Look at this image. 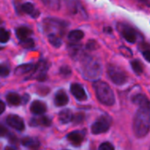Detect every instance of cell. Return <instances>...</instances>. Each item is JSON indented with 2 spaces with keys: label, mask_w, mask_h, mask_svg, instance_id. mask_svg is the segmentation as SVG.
<instances>
[{
  "label": "cell",
  "mask_w": 150,
  "mask_h": 150,
  "mask_svg": "<svg viewBox=\"0 0 150 150\" xmlns=\"http://www.w3.org/2000/svg\"><path fill=\"white\" fill-rule=\"evenodd\" d=\"M132 102L140 106H150V100L143 94H136L133 97Z\"/></svg>",
  "instance_id": "7402d4cb"
},
{
  "label": "cell",
  "mask_w": 150,
  "mask_h": 150,
  "mask_svg": "<svg viewBox=\"0 0 150 150\" xmlns=\"http://www.w3.org/2000/svg\"><path fill=\"white\" fill-rule=\"evenodd\" d=\"M70 92L71 94L79 101H85L87 99V94L84 91L83 87L77 83H73L70 85Z\"/></svg>",
  "instance_id": "7c38bea8"
},
{
  "label": "cell",
  "mask_w": 150,
  "mask_h": 150,
  "mask_svg": "<svg viewBox=\"0 0 150 150\" xmlns=\"http://www.w3.org/2000/svg\"><path fill=\"white\" fill-rule=\"evenodd\" d=\"M47 39H48L49 43L56 48L60 47L62 44V38L59 35L50 33V34H47Z\"/></svg>",
  "instance_id": "d4e9b609"
},
{
  "label": "cell",
  "mask_w": 150,
  "mask_h": 150,
  "mask_svg": "<svg viewBox=\"0 0 150 150\" xmlns=\"http://www.w3.org/2000/svg\"><path fill=\"white\" fill-rule=\"evenodd\" d=\"M5 98H6V102L10 105L18 106L20 104H22V96L18 94L17 92H13V91L8 92L5 96Z\"/></svg>",
  "instance_id": "d6986e66"
},
{
  "label": "cell",
  "mask_w": 150,
  "mask_h": 150,
  "mask_svg": "<svg viewBox=\"0 0 150 150\" xmlns=\"http://www.w3.org/2000/svg\"><path fill=\"white\" fill-rule=\"evenodd\" d=\"M8 138H9V141H10V142H11V143H15V144H17V142H18V139H17V137H16L15 135H13L11 133H10V134H9Z\"/></svg>",
  "instance_id": "8d00e7d4"
},
{
  "label": "cell",
  "mask_w": 150,
  "mask_h": 150,
  "mask_svg": "<svg viewBox=\"0 0 150 150\" xmlns=\"http://www.w3.org/2000/svg\"><path fill=\"white\" fill-rule=\"evenodd\" d=\"M43 3L48 7V8H53V9H59L60 6V2L59 1H43Z\"/></svg>",
  "instance_id": "1f68e13d"
},
{
  "label": "cell",
  "mask_w": 150,
  "mask_h": 150,
  "mask_svg": "<svg viewBox=\"0 0 150 150\" xmlns=\"http://www.w3.org/2000/svg\"><path fill=\"white\" fill-rule=\"evenodd\" d=\"M29 125L33 127H48L52 125V119L47 116H40L39 118H32L29 121Z\"/></svg>",
  "instance_id": "4fadbf2b"
},
{
  "label": "cell",
  "mask_w": 150,
  "mask_h": 150,
  "mask_svg": "<svg viewBox=\"0 0 150 150\" xmlns=\"http://www.w3.org/2000/svg\"><path fill=\"white\" fill-rule=\"evenodd\" d=\"M93 89L97 99L105 105L112 106L115 104V96L110 85L104 81H94Z\"/></svg>",
  "instance_id": "3957f363"
},
{
  "label": "cell",
  "mask_w": 150,
  "mask_h": 150,
  "mask_svg": "<svg viewBox=\"0 0 150 150\" xmlns=\"http://www.w3.org/2000/svg\"><path fill=\"white\" fill-rule=\"evenodd\" d=\"M16 11L18 13L28 14L33 18H37L40 14V11L36 9L32 3H29V2H25V3L20 4L18 6H16Z\"/></svg>",
  "instance_id": "30bf717a"
},
{
  "label": "cell",
  "mask_w": 150,
  "mask_h": 150,
  "mask_svg": "<svg viewBox=\"0 0 150 150\" xmlns=\"http://www.w3.org/2000/svg\"><path fill=\"white\" fill-rule=\"evenodd\" d=\"M112 122V120L109 115H107V114L101 115L91 125V133L93 134H104V133L107 132L110 129Z\"/></svg>",
  "instance_id": "8992f818"
},
{
  "label": "cell",
  "mask_w": 150,
  "mask_h": 150,
  "mask_svg": "<svg viewBox=\"0 0 150 150\" xmlns=\"http://www.w3.org/2000/svg\"><path fill=\"white\" fill-rule=\"evenodd\" d=\"M35 68V64L33 63H24L21 65H18L15 69H14V74L18 76H23L28 73H33V69Z\"/></svg>",
  "instance_id": "ac0fdd59"
},
{
  "label": "cell",
  "mask_w": 150,
  "mask_h": 150,
  "mask_svg": "<svg viewBox=\"0 0 150 150\" xmlns=\"http://www.w3.org/2000/svg\"><path fill=\"white\" fill-rule=\"evenodd\" d=\"M69 26V23L65 20H62L55 18H46L43 20V27L44 31L47 33H54L59 35L62 38L63 34L67 27Z\"/></svg>",
  "instance_id": "277c9868"
},
{
  "label": "cell",
  "mask_w": 150,
  "mask_h": 150,
  "mask_svg": "<svg viewBox=\"0 0 150 150\" xmlns=\"http://www.w3.org/2000/svg\"><path fill=\"white\" fill-rule=\"evenodd\" d=\"M85 47H86V49H88V50H96V49L98 47V43H97L96 40H89V41L86 43Z\"/></svg>",
  "instance_id": "836d02e7"
},
{
  "label": "cell",
  "mask_w": 150,
  "mask_h": 150,
  "mask_svg": "<svg viewBox=\"0 0 150 150\" xmlns=\"http://www.w3.org/2000/svg\"><path fill=\"white\" fill-rule=\"evenodd\" d=\"M73 116L74 114L69 109H63L58 114V119L59 121L62 124H68L69 122H72L73 120Z\"/></svg>",
  "instance_id": "44dd1931"
},
{
  "label": "cell",
  "mask_w": 150,
  "mask_h": 150,
  "mask_svg": "<svg viewBox=\"0 0 150 150\" xmlns=\"http://www.w3.org/2000/svg\"><path fill=\"white\" fill-rule=\"evenodd\" d=\"M10 37H11V33L8 30H5L4 28L2 27L1 28V38H0L1 43H6L10 40Z\"/></svg>",
  "instance_id": "4dcf8cb0"
},
{
  "label": "cell",
  "mask_w": 150,
  "mask_h": 150,
  "mask_svg": "<svg viewBox=\"0 0 150 150\" xmlns=\"http://www.w3.org/2000/svg\"><path fill=\"white\" fill-rule=\"evenodd\" d=\"M9 134H10V132L7 130V128H5L4 125H1L0 126V135H1V137H7L9 135Z\"/></svg>",
  "instance_id": "d590c367"
},
{
  "label": "cell",
  "mask_w": 150,
  "mask_h": 150,
  "mask_svg": "<svg viewBox=\"0 0 150 150\" xmlns=\"http://www.w3.org/2000/svg\"><path fill=\"white\" fill-rule=\"evenodd\" d=\"M10 71H11V69H10V66L7 63H2L1 64V67H0V75H1V77H6V76H8L9 74H10Z\"/></svg>",
  "instance_id": "f546056e"
},
{
  "label": "cell",
  "mask_w": 150,
  "mask_h": 150,
  "mask_svg": "<svg viewBox=\"0 0 150 150\" xmlns=\"http://www.w3.org/2000/svg\"><path fill=\"white\" fill-rule=\"evenodd\" d=\"M131 67H132L134 72L137 76H141L143 73V71H144V65L138 59H134V60H133L131 62Z\"/></svg>",
  "instance_id": "cb8c5ba5"
},
{
  "label": "cell",
  "mask_w": 150,
  "mask_h": 150,
  "mask_svg": "<svg viewBox=\"0 0 150 150\" xmlns=\"http://www.w3.org/2000/svg\"><path fill=\"white\" fill-rule=\"evenodd\" d=\"M20 45L25 48V49H31V48H33L34 46H35V42H34V40L32 39V38H29V39H26L25 40H22V41H19Z\"/></svg>",
  "instance_id": "4316f807"
},
{
  "label": "cell",
  "mask_w": 150,
  "mask_h": 150,
  "mask_svg": "<svg viewBox=\"0 0 150 150\" xmlns=\"http://www.w3.org/2000/svg\"><path fill=\"white\" fill-rule=\"evenodd\" d=\"M104 32L106 33L112 34V27H109V26L105 27V28H104Z\"/></svg>",
  "instance_id": "f35d334b"
},
{
  "label": "cell",
  "mask_w": 150,
  "mask_h": 150,
  "mask_svg": "<svg viewBox=\"0 0 150 150\" xmlns=\"http://www.w3.org/2000/svg\"><path fill=\"white\" fill-rule=\"evenodd\" d=\"M20 142L24 147H26L27 149L31 150H39L40 148V142L36 138L24 137L21 139Z\"/></svg>",
  "instance_id": "2e32d148"
},
{
  "label": "cell",
  "mask_w": 150,
  "mask_h": 150,
  "mask_svg": "<svg viewBox=\"0 0 150 150\" xmlns=\"http://www.w3.org/2000/svg\"><path fill=\"white\" fill-rule=\"evenodd\" d=\"M4 150H17V149H16V148H14V147H10V146H6V147L4 148Z\"/></svg>",
  "instance_id": "60d3db41"
},
{
  "label": "cell",
  "mask_w": 150,
  "mask_h": 150,
  "mask_svg": "<svg viewBox=\"0 0 150 150\" xmlns=\"http://www.w3.org/2000/svg\"><path fill=\"white\" fill-rule=\"evenodd\" d=\"M117 29L121 36L129 43H135L138 40L139 34L138 32L130 25L123 22H120L117 24Z\"/></svg>",
  "instance_id": "ba28073f"
},
{
  "label": "cell",
  "mask_w": 150,
  "mask_h": 150,
  "mask_svg": "<svg viewBox=\"0 0 150 150\" xmlns=\"http://www.w3.org/2000/svg\"><path fill=\"white\" fill-rule=\"evenodd\" d=\"M107 75L111 81L116 85H123L127 83L128 77L127 74L119 66L110 63L107 65Z\"/></svg>",
  "instance_id": "5b68a950"
},
{
  "label": "cell",
  "mask_w": 150,
  "mask_h": 150,
  "mask_svg": "<svg viewBox=\"0 0 150 150\" xmlns=\"http://www.w3.org/2000/svg\"><path fill=\"white\" fill-rule=\"evenodd\" d=\"M49 68L48 62L41 59L37 63H35V68L33 71V73L29 76L27 79H35L39 82H44L47 79V69Z\"/></svg>",
  "instance_id": "52a82bcc"
},
{
  "label": "cell",
  "mask_w": 150,
  "mask_h": 150,
  "mask_svg": "<svg viewBox=\"0 0 150 150\" xmlns=\"http://www.w3.org/2000/svg\"><path fill=\"white\" fill-rule=\"evenodd\" d=\"M149 150H150V147H149Z\"/></svg>",
  "instance_id": "b9f144b4"
},
{
  "label": "cell",
  "mask_w": 150,
  "mask_h": 150,
  "mask_svg": "<svg viewBox=\"0 0 150 150\" xmlns=\"http://www.w3.org/2000/svg\"><path fill=\"white\" fill-rule=\"evenodd\" d=\"M49 92H50V90H49V88H47V86L42 85V86H39V87L37 88V93H38L39 95H40V96H46V95L48 94Z\"/></svg>",
  "instance_id": "e575fe53"
},
{
  "label": "cell",
  "mask_w": 150,
  "mask_h": 150,
  "mask_svg": "<svg viewBox=\"0 0 150 150\" xmlns=\"http://www.w3.org/2000/svg\"><path fill=\"white\" fill-rule=\"evenodd\" d=\"M85 120V114L83 112H77L73 116V124L74 125H79L82 124Z\"/></svg>",
  "instance_id": "f1b7e54d"
},
{
  "label": "cell",
  "mask_w": 150,
  "mask_h": 150,
  "mask_svg": "<svg viewBox=\"0 0 150 150\" xmlns=\"http://www.w3.org/2000/svg\"><path fill=\"white\" fill-rule=\"evenodd\" d=\"M133 131L136 137L143 138L150 131V106H140L133 121Z\"/></svg>",
  "instance_id": "6da1fadb"
},
{
  "label": "cell",
  "mask_w": 150,
  "mask_h": 150,
  "mask_svg": "<svg viewBox=\"0 0 150 150\" xmlns=\"http://www.w3.org/2000/svg\"><path fill=\"white\" fill-rule=\"evenodd\" d=\"M85 138V133L83 131H72L67 134L68 141L74 146L78 147L80 146Z\"/></svg>",
  "instance_id": "8fae6325"
},
{
  "label": "cell",
  "mask_w": 150,
  "mask_h": 150,
  "mask_svg": "<svg viewBox=\"0 0 150 150\" xmlns=\"http://www.w3.org/2000/svg\"><path fill=\"white\" fill-rule=\"evenodd\" d=\"M98 150H115V149L111 142H105L100 144V146L98 147Z\"/></svg>",
  "instance_id": "d6a6232c"
},
{
  "label": "cell",
  "mask_w": 150,
  "mask_h": 150,
  "mask_svg": "<svg viewBox=\"0 0 150 150\" xmlns=\"http://www.w3.org/2000/svg\"><path fill=\"white\" fill-rule=\"evenodd\" d=\"M83 37L84 33L82 30H73L68 35V39L70 43H78V41L83 40Z\"/></svg>",
  "instance_id": "603a6c76"
},
{
  "label": "cell",
  "mask_w": 150,
  "mask_h": 150,
  "mask_svg": "<svg viewBox=\"0 0 150 150\" xmlns=\"http://www.w3.org/2000/svg\"><path fill=\"white\" fill-rule=\"evenodd\" d=\"M59 73L62 76L67 78L69 77L71 74H72V70H71V68L68 65H63L59 69Z\"/></svg>",
  "instance_id": "83f0119b"
},
{
  "label": "cell",
  "mask_w": 150,
  "mask_h": 150,
  "mask_svg": "<svg viewBox=\"0 0 150 150\" xmlns=\"http://www.w3.org/2000/svg\"><path fill=\"white\" fill-rule=\"evenodd\" d=\"M54 103L58 107H62V106L68 105L69 97L64 90H60L55 93L54 98Z\"/></svg>",
  "instance_id": "5bb4252c"
},
{
  "label": "cell",
  "mask_w": 150,
  "mask_h": 150,
  "mask_svg": "<svg viewBox=\"0 0 150 150\" xmlns=\"http://www.w3.org/2000/svg\"><path fill=\"white\" fill-rule=\"evenodd\" d=\"M82 74L88 80L98 79L102 75V66L98 59L91 56H82Z\"/></svg>",
  "instance_id": "7a4b0ae2"
},
{
  "label": "cell",
  "mask_w": 150,
  "mask_h": 150,
  "mask_svg": "<svg viewBox=\"0 0 150 150\" xmlns=\"http://www.w3.org/2000/svg\"><path fill=\"white\" fill-rule=\"evenodd\" d=\"M1 107H2V108H1L0 113L2 114V113H3V112H4V109H5V104H4V103L3 101H1Z\"/></svg>",
  "instance_id": "ab89813d"
},
{
  "label": "cell",
  "mask_w": 150,
  "mask_h": 150,
  "mask_svg": "<svg viewBox=\"0 0 150 150\" xmlns=\"http://www.w3.org/2000/svg\"><path fill=\"white\" fill-rule=\"evenodd\" d=\"M5 123L9 127H11V128H13L18 132L24 131L25 127L23 119L16 114H9L5 118Z\"/></svg>",
  "instance_id": "9c48e42d"
},
{
  "label": "cell",
  "mask_w": 150,
  "mask_h": 150,
  "mask_svg": "<svg viewBox=\"0 0 150 150\" xmlns=\"http://www.w3.org/2000/svg\"><path fill=\"white\" fill-rule=\"evenodd\" d=\"M69 55L72 59L76 60L82 54V46L78 43H70L68 47Z\"/></svg>",
  "instance_id": "ffe728a7"
},
{
  "label": "cell",
  "mask_w": 150,
  "mask_h": 150,
  "mask_svg": "<svg viewBox=\"0 0 150 150\" xmlns=\"http://www.w3.org/2000/svg\"><path fill=\"white\" fill-rule=\"evenodd\" d=\"M29 99H30V96H29L28 94H24V95L22 96V104H23V105L27 104L28 101H29Z\"/></svg>",
  "instance_id": "74e56055"
},
{
  "label": "cell",
  "mask_w": 150,
  "mask_h": 150,
  "mask_svg": "<svg viewBox=\"0 0 150 150\" xmlns=\"http://www.w3.org/2000/svg\"><path fill=\"white\" fill-rule=\"evenodd\" d=\"M140 50L142 51V54L146 61L150 62V46L147 43L142 42L140 46Z\"/></svg>",
  "instance_id": "484cf974"
},
{
  "label": "cell",
  "mask_w": 150,
  "mask_h": 150,
  "mask_svg": "<svg viewBox=\"0 0 150 150\" xmlns=\"http://www.w3.org/2000/svg\"><path fill=\"white\" fill-rule=\"evenodd\" d=\"M30 111L33 114L42 115L47 112V105L44 102L40 100H35L31 104Z\"/></svg>",
  "instance_id": "9a60e30c"
},
{
  "label": "cell",
  "mask_w": 150,
  "mask_h": 150,
  "mask_svg": "<svg viewBox=\"0 0 150 150\" xmlns=\"http://www.w3.org/2000/svg\"><path fill=\"white\" fill-rule=\"evenodd\" d=\"M15 33H16V36L19 40V41H22L26 39H29L33 32L30 27H28L26 25H21L16 29Z\"/></svg>",
  "instance_id": "e0dca14e"
}]
</instances>
